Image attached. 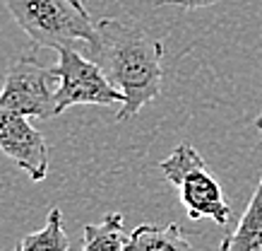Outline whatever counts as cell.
Wrapping results in <instances>:
<instances>
[{
	"label": "cell",
	"instance_id": "obj_1",
	"mask_svg": "<svg viewBox=\"0 0 262 251\" xmlns=\"http://www.w3.org/2000/svg\"><path fill=\"white\" fill-rule=\"evenodd\" d=\"M89 58L101 65L106 78L123 94L116 111L118 121L137 116L144 104L161 94L164 44L135 22L101 17L96 22V39L89 44Z\"/></svg>",
	"mask_w": 262,
	"mask_h": 251
},
{
	"label": "cell",
	"instance_id": "obj_2",
	"mask_svg": "<svg viewBox=\"0 0 262 251\" xmlns=\"http://www.w3.org/2000/svg\"><path fill=\"white\" fill-rule=\"evenodd\" d=\"M5 8L36 49L89 46L96 39V22L82 0H5Z\"/></svg>",
	"mask_w": 262,
	"mask_h": 251
},
{
	"label": "cell",
	"instance_id": "obj_7",
	"mask_svg": "<svg viewBox=\"0 0 262 251\" xmlns=\"http://www.w3.org/2000/svg\"><path fill=\"white\" fill-rule=\"evenodd\" d=\"M219 251H262V177L236 229L222 239Z\"/></svg>",
	"mask_w": 262,
	"mask_h": 251
},
{
	"label": "cell",
	"instance_id": "obj_8",
	"mask_svg": "<svg viewBox=\"0 0 262 251\" xmlns=\"http://www.w3.org/2000/svg\"><path fill=\"white\" fill-rule=\"evenodd\" d=\"M127 251H195L181 225H140L130 232Z\"/></svg>",
	"mask_w": 262,
	"mask_h": 251
},
{
	"label": "cell",
	"instance_id": "obj_12",
	"mask_svg": "<svg viewBox=\"0 0 262 251\" xmlns=\"http://www.w3.org/2000/svg\"><path fill=\"white\" fill-rule=\"evenodd\" d=\"M255 126H257V130H260V150H262V113L255 119Z\"/></svg>",
	"mask_w": 262,
	"mask_h": 251
},
{
	"label": "cell",
	"instance_id": "obj_6",
	"mask_svg": "<svg viewBox=\"0 0 262 251\" xmlns=\"http://www.w3.org/2000/svg\"><path fill=\"white\" fill-rule=\"evenodd\" d=\"M0 152L10 157L32 181H43L48 171V145L29 119L0 102Z\"/></svg>",
	"mask_w": 262,
	"mask_h": 251
},
{
	"label": "cell",
	"instance_id": "obj_3",
	"mask_svg": "<svg viewBox=\"0 0 262 251\" xmlns=\"http://www.w3.org/2000/svg\"><path fill=\"white\" fill-rule=\"evenodd\" d=\"M159 169L168 184L178 188V198L190 220L209 218L219 227L229 225L231 205L224 198L222 184L192 145H178L166 160L159 162Z\"/></svg>",
	"mask_w": 262,
	"mask_h": 251
},
{
	"label": "cell",
	"instance_id": "obj_11",
	"mask_svg": "<svg viewBox=\"0 0 262 251\" xmlns=\"http://www.w3.org/2000/svg\"><path fill=\"white\" fill-rule=\"evenodd\" d=\"M159 5H178V8L185 10H200V8H209L219 0H157Z\"/></svg>",
	"mask_w": 262,
	"mask_h": 251
},
{
	"label": "cell",
	"instance_id": "obj_10",
	"mask_svg": "<svg viewBox=\"0 0 262 251\" xmlns=\"http://www.w3.org/2000/svg\"><path fill=\"white\" fill-rule=\"evenodd\" d=\"M70 249V239L63 227V213L60 208H51L46 215V225L39 232L22 237L15 244L12 251H68Z\"/></svg>",
	"mask_w": 262,
	"mask_h": 251
},
{
	"label": "cell",
	"instance_id": "obj_4",
	"mask_svg": "<svg viewBox=\"0 0 262 251\" xmlns=\"http://www.w3.org/2000/svg\"><path fill=\"white\" fill-rule=\"evenodd\" d=\"M56 78V109L63 113L75 104H96V106H111L120 104L123 94L113 85L101 65L94 63L92 58H84L80 51L72 46L58 49V63L51 68Z\"/></svg>",
	"mask_w": 262,
	"mask_h": 251
},
{
	"label": "cell",
	"instance_id": "obj_5",
	"mask_svg": "<svg viewBox=\"0 0 262 251\" xmlns=\"http://www.w3.org/2000/svg\"><path fill=\"white\" fill-rule=\"evenodd\" d=\"M56 78L48 65H41L34 56H22L8 68L0 87V102L12 111L34 119H53L56 109Z\"/></svg>",
	"mask_w": 262,
	"mask_h": 251
},
{
	"label": "cell",
	"instance_id": "obj_9",
	"mask_svg": "<svg viewBox=\"0 0 262 251\" xmlns=\"http://www.w3.org/2000/svg\"><path fill=\"white\" fill-rule=\"evenodd\" d=\"M127 239L123 227V215L111 213L99 225H84L82 229V251H127Z\"/></svg>",
	"mask_w": 262,
	"mask_h": 251
}]
</instances>
